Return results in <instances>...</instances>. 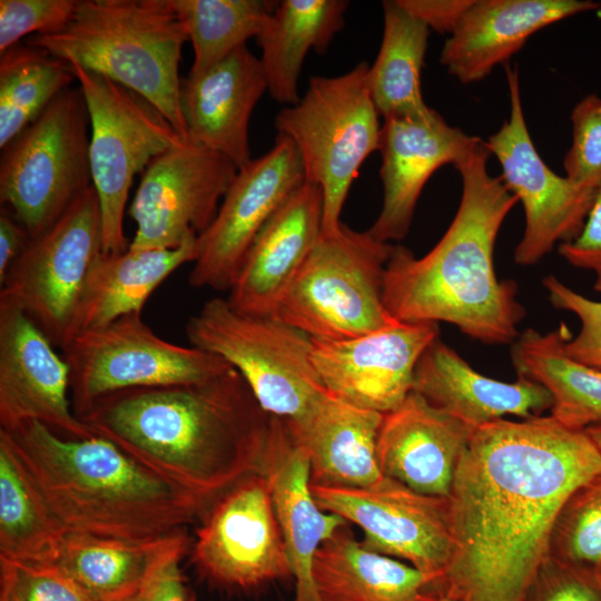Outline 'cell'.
Masks as SVG:
<instances>
[{
	"instance_id": "2e32d148",
	"label": "cell",
	"mask_w": 601,
	"mask_h": 601,
	"mask_svg": "<svg viewBox=\"0 0 601 601\" xmlns=\"http://www.w3.org/2000/svg\"><path fill=\"white\" fill-rule=\"evenodd\" d=\"M237 168L190 140L157 156L144 170L128 209L136 223L129 249H169L215 219Z\"/></svg>"
},
{
	"instance_id": "52a82bcc",
	"label": "cell",
	"mask_w": 601,
	"mask_h": 601,
	"mask_svg": "<svg viewBox=\"0 0 601 601\" xmlns=\"http://www.w3.org/2000/svg\"><path fill=\"white\" fill-rule=\"evenodd\" d=\"M393 249L344 224L322 234L274 316L321 341L351 339L395 324L383 300Z\"/></svg>"
},
{
	"instance_id": "3957f363",
	"label": "cell",
	"mask_w": 601,
	"mask_h": 601,
	"mask_svg": "<svg viewBox=\"0 0 601 601\" xmlns=\"http://www.w3.org/2000/svg\"><path fill=\"white\" fill-rule=\"evenodd\" d=\"M482 140L454 167L462 180L457 211L424 256L394 246L386 264L383 300L403 323L446 322L489 345L512 344L525 308L514 280H500L493 254L500 228L518 203L501 177L487 170Z\"/></svg>"
},
{
	"instance_id": "4fadbf2b",
	"label": "cell",
	"mask_w": 601,
	"mask_h": 601,
	"mask_svg": "<svg viewBox=\"0 0 601 601\" xmlns=\"http://www.w3.org/2000/svg\"><path fill=\"white\" fill-rule=\"evenodd\" d=\"M510 116L485 142L502 168L501 179L521 201L524 233L514 250L521 266L539 263L556 244L574 239L592 206L597 188L559 176L541 158L528 130L516 67L506 65Z\"/></svg>"
},
{
	"instance_id": "ba28073f",
	"label": "cell",
	"mask_w": 601,
	"mask_h": 601,
	"mask_svg": "<svg viewBox=\"0 0 601 601\" xmlns=\"http://www.w3.org/2000/svg\"><path fill=\"white\" fill-rule=\"evenodd\" d=\"M186 336L230 364L269 415L296 422L327 392L312 361V338L275 316L245 314L215 297L188 318Z\"/></svg>"
},
{
	"instance_id": "ee69618b",
	"label": "cell",
	"mask_w": 601,
	"mask_h": 601,
	"mask_svg": "<svg viewBox=\"0 0 601 601\" xmlns=\"http://www.w3.org/2000/svg\"><path fill=\"white\" fill-rule=\"evenodd\" d=\"M439 33L452 35L475 0H396Z\"/></svg>"
},
{
	"instance_id": "d6986e66",
	"label": "cell",
	"mask_w": 601,
	"mask_h": 601,
	"mask_svg": "<svg viewBox=\"0 0 601 601\" xmlns=\"http://www.w3.org/2000/svg\"><path fill=\"white\" fill-rule=\"evenodd\" d=\"M46 334L0 300V428L35 421L69 439L95 436L76 415L70 371Z\"/></svg>"
},
{
	"instance_id": "ab89813d",
	"label": "cell",
	"mask_w": 601,
	"mask_h": 601,
	"mask_svg": "<svg viewBox=\"0 0 601 601\" xmlns=\"http://www.w3.org/2000/svg\"><path fill=\"white\" fill-rule=\"evenodd\" d=\"M79 0H0V53L31 33L47 36L63 30L75 17Z\"/></svg>"
},
{
	"instance_id": "4316f807",
	"label": "cell",
	"mask_w": 601,
	"mask_h": 601,
	"mask_svg": "<svg viewBox=\"0 0 601 601\" xmlns=\"http://www.w3.org/2000/svg\"><path fill=\"white\" fill-rule=\"evenodd\" d=\"M383 415L326 392L300 420L286 421L307 455L311 484L366 487L381 481L376 442Z\"/></svg>"
},
{
	"instance_id": "cb8c5ba5",
	"label": "cell",
	"mask_w": 601,
	"mask_h": 601,
	"mask_svg": "<svg viewBox=\"0 0 601 601\" xmlns=\"http://www.w3.org/2000/svg\"><path fill=\"white\" fill-rule=\"evenodd\" d=\"M599 8L591 0H475L445 41L440 61L460 82H477L539 30Z\"/></svg>"
},
{
	"instance_id": "d590c367",
	"label": "cell",
	"mask_w": 601,
	"mask_h": 601,
	"mask_svg": "<svg viewBox=\"0 0 601 601\" xmlns=\"http://www.w3.org/2000/svg\"><path fill=\"white\" fill-rule=\"evenodd\" d=\"M193 45L189 76L199 75L256 38L279 1L169 0Z\"/></svg>"
},
{
	"instance_id": "5b68a950",
	"label": "cell",
	"mask_w": 601,
	"mask_h": 601,
	"mask_svg": "<svg viewBox=\"0 0 601 601\" xmlns=\"http://www.w3.org/2000/svg\"><path fill=\"white\" fill-rule=\"evenodd\" d=\"M187 40L169 0H79L63 30L24 42L136 92L188 139L179 77Z\"/></svg>"
},
{
	"instance_id": "836d02e7",
	"label": "cell",
	"mask_w": 601,
	"mask_h": 601,
	"mask_svg": "<svg viewBox=\"0 0 601 601\" xmlns=\"http://www.w3.org/2000/svg\"><path fill=\"white\" fill-rule=\"evenodd\" d=\"M68 531L0 434V559L55 563Z\"/></svg>"
},
{
	"instance_id": "1f68e13d",
	"label": "cell",
	"mask_w": 601,
	"mask_h": 601,
	"mask_svg": "<svg viewBox=\"0 0 601 601\" xmlns=\"http://www.w3.org/2000/svg\"><path fill=\"white\" fill-rule=\"evenodd\" d=\"M571 337L564 323L548 333L528 328L511 344V359L516 376L549 391L553 418L568 428L584 431L601 421V371L566 354L564 344Z\"/></svg>"
},
{
	"instance_id": "f35d334b",
	"label": "cell",
	"mask_w": 601,
	"mask_h": 601,
	"mask_svg": "<svg viewBox=\"0 0 601 601\" xmlns=\"http://www.w3.org/2000/svg\"><path fill=\"white\" fill-rule=\"evenodd\" d=\"M572 145L565 154V177L574 184L597 188L601 184V97L591 93L571 111Z\"/></svg>"
},
{
	"instance_id": "9c48e42d",
	"label": "cell",
	"mask_w": 601,
	"mask_h": 601,
	"mask_svg": "<svg viewBox=\"0 0 601 601\" xmlns=\"http://www.w3.org/2000/svg\"><path fill=\"white\" fill-rule=\"evenodd\" d=\"M89 125L83 93L70 87L1 149L0 203L30 238L92 186Z\"/></svg>"
},
{
	"instance_id": "7dc6e473",
	"label": "cell",
	"mask_w": 601,
	"mask_h": 601,
	"mask_svg": "<svg viewBox=\"0 0 601 601\" xmlns=\"http://www.w3.org/2000/svg\"><path fill=\"white\" fill-rule=\"evenodd\" d=\"M584 431L601 455V421L588 426Z\"/></svg>"
},
{
	"instance_id": "7bdbcfd3",
	"label": "cell",
	"mask_w": 601,
	"mask_h": 601,
	"mask_svg": "<svg viewBox=\"0 0 601 601\" xmlns=\"http://www.w3.org/2000/svg\"><path fill=\"white\" fill-rule=\"evenodd\" d=\"M559 254L570 265L593 272V287L601 293V184L580 234L560 244Z\"/></svg>"
},
{
	"instance_id": "9a60e30c",
	"label": "cell",
	"mask_w": 601,
	"mask_h": 601,
	"mask_svg": "<svg viewBox=\"0 0 601 601\" xmlns=\"http://www.w3.org/2000/svg\"><path fill=\"white\" fill-rule=\"evenodd\" d=\"M193 561L209 582L240 590L293 577L269 480L250 475L204 514Z\"/></svg>"
},
{
	"instance_id": "7402d4cb",
	"label": "cell",
	"mask_w": 601,
	"mask_h": 601,
	"mask_svg": "<svg viewBox=\"0 0 601 601\" xmlns=\"http://www.w3.org/2000/svg\"><path fill=\"white\" fill-rule=\"evenodd\" d=\"M474 430L411 391L383 415L376 442L380 470L418 493L449 497Z\"/></svg>"
},
{
	"instance_id": "83f0119b",
	"label": "cell",
	"mask_w": 601,
	"mask_h": 601,
	"mask_svg": "<svg viewBox=\"0 0 601 601\" xmlns=\"http://www.w3.org/2000/svg\"><path fill=\"white\" fill-rule=\"evenodd\" d=\"M185 529L144 539L67 534L55 561L95 601H129L148 578L174 559H183Z\"/></svg>"
},
{
	"instance_id": "74e56055",
	"label": "cell",
	"mask_w": 601,
	"mask_h": 601,
	"mask_svg": "<svg viewBox=\"0 0 601 601\" xmlns=\"http://www.w3.org/2000/svg\"><path fill=\"white\" fill-rule=\"evenodd\" d=\"M0 601H95L56 564L0 559Z\"/></svg>"
},
{
	"instance_id": "c3c4849f",
	"label": "cell",
	"mask_w": 601,
	"mask_h": 601,
	"mask_svg": "<svg viewBox=\"0 0 601 601\" xmlns=\"http://www.w3.org/2000/svg\"><path fill=\"white\" fill-rule=\"evenodd\" d=\"M440 601H456V600L449 597H442Z\"/></svg>"
},
{
	"instance_id": "e575fe53",
	"label": "cell",
	"mask_w": 601,
	"mask_h": 601,
	"mask_svg": "<svg viewBox=\"0 0 601 601\" xmlns=\"http://www.w3.org/2000/svg\"><path fill=\"white\" fill-rule=\"evenodd\" d=\"M76 80L68 63L18 43L0 53V148L33 122Z\"/></svg>"
},
{
	"instance_id": "60d3db41",
	"label": "cell",
	"mask_w": 601,
	"mask_h": 601,
	"mask_svg": "<svg viewBox=\"0 0 601 601\" xmlns=\"http://www.w3.org/2000/svg\"><path fill=\"white\" fill-rule=\"evenodd\" d=\"M542 285L555 308L573 313L581 322L578 335L564 344L566 354L601 371V302L577 293L553 275L546 276Z\"/></svg>"
},
{
	"instance_id": "6da1fadb",
	"label": "cell",
	"mask_w": 601,
	"mask_h": 601,
	"mask_svg": "<svg viewBox=\"0 0 601 601\" xmlns=\"http://www.w3.org/2000/svg\"><path fill=\"white\" fill-rule=\"evenodd\" d=\"M599 472L585 431L551 415L475 428L447 497L454 549L443 597L523 601L562 504Z\"/></svg>"
},
{
	"instance_id": "7a4b0ae2",
	"label": "cell",
	"mask_w": 601,
	"mask_h": 601,
	"mask_svg": "<svg viewBox=\"0 0 601 601\" xmlns=\"http://www.w3.org/2000/svg\"><path fill=\"white\" fill-rule=\"evenodd\" d=\"M79 418L207 510L266 470L272 415L234 367L204 383L111 393Z\"/></svg>"
},
{
	"instance_id": "ac0fdd59",
	"label": "cell",
	"mask_w": 601,
	"mask_h": 601,
	"mask_svg": "<svg viewBox=\"0 0 601 601\" xmlns=\"http://www.w3.org/2000/svg\"><path fill=\"white\" fill-rule=\"evenodd\" d=\"M439 336L437 323L396 322L351 339L312 338V361L329 394L385 414L410 394L416 364Z\"/></svg>"
},
{
	"instance_id": "484cf974",
	"label": "cell",
	"mask_w": 601,
	"mask_h": 601,
	"mask_svg": "<svg viewBox=\"0 0 601 601\" xmlns=\"http://www.w3.org/2000/svg\"><path fill=\"white\" fill-rule=\"evenodd\" d=\"M412 391L473 428L504 415L540 416L552 407L551 394L541 384L519 376L512 383L484 376L440 336L421 355Z\"/></svg>"
},
{
	"instance_id": "603a6c76",
	"label": "cell",
	"mask_w": 601,
	"mask_h": 601,
	"mask_svg": "<svg viewBox=\"0 0 601 601\" xmlns=\"http://www.w3.org/2000/svg\"><path fill=\"white\" fill-rule=\"evenodd\" d=\"M268 91L259 58L244 46L208 70L181 80L180 108L188 140L216 151L238 169L252 161L250 116Z\"/></svg>"
},
{
	"instance_id": "8fae6325",
	"label": "cell",
	"mask_w": 601,
	"mask_h": 601,
	"mask_svg": "<svg viewBox=\"0 0 601 601\" xmlns=\"http://www.w3.org/2000/svg\"><path fill=\"white\" fill-rule=\"evenodd\" d=\"M61 351L69 366L71 402L78 417L111 393L204 383L233 367L217 355L159 337L141 314L77 334Z\"/></svg>"
},
{
	"instance_id": "f546056e",
	"label": "cell",
	"mask_w": 601,
	"mask_h": 601,
	"mask_svg": "<svg viewBox=\"0 0 601 601\" xmlns=\"http://www.w3.org/2000/svg\"><path fill=\"white\" fill-rule=\"evenodd\" d=\"M196 242L197 235H193L176 248L101 253L87 278L70 339L126 315L141 314L150 295L169 275L194 263Z\"/></svg>"
},
{
	"instance_id": "f6af8a7d",
	"label": "cell",
	"mask_w": 601,
	"mask_h": 601,
	"mask_svg": "<svg viewBox=\"0 0 601 601\" xmlns=\"http://www.w3.org/2000/svg\"><path fill=\"white\" fill-rule=\"evenodd\" d=\"M180 561L174 559L159 568L129 601H189Z\"/></svg>"
},
{
	"instance_id": "681fc988",
	"label": "cell",
	"mask_w": 601,
	"mask_h": 601,
	"mask_svg": "<svg viewBox=\"0 0 601 601\" xmlns=\"http://www.w3.org/2000/svg\"><path fill=\"white\" fill-rule=\"evenodd\" d=\"M599 573L601 574V570H600V572H599Z\"/></svg>"
},
{
	"instance_id": "44dd1931",
	"label": "cell",
	"mask_w": 601,
	"mask_h": 601,
	"mask_svg": "<svg viewBox=\"0 0 601 601\" xmlns=\"http://www.w3.org/2000/svg\"><path fill=\"white\" fill-rule=\"evenodd\" d=\"M322 190L305 181L255 237L229 288V304L245 314L274 316L322 235Z\"/></svg>"
},
{
	"instance_id": "5bb4252c",
	"label": "cell",
	"mask_w": 601,
	"mask_h": 601,
	"mask_svg": "<svg viewBox=\"0 0 601 601\" xmlns=\"http://www.w3.org/2000/svg\"><path fill=\"white\" fill-rule=\"evenodd\" d=\"M318 506L364 532L362 544L407 561L432 577L443 594L454 543L447 497L418 493L383 477L366 487L312 485Z\"/></svg>"
},
{
	"instance_id": "7c38bea8",
	"label": "cell",
	"mask_w": 601,
	"mask_h": 601,
	"mask_svg": "<svg viewBox=\"0 0 601 601\" xmlns=\"http://www.w3.org/2000/svg\"><path fill=\"white\" fill-rule=\"evenodd\" d=\"M101 253L100 206L91 186L49 229L29 240L0 280V300L21 309L62 349Z\"/></svg>"
},
{
	"instance_id": "d6a6232c",
	"label": "cell",
	"mask_w": 601,
	"mask_h": 601,
	"mask_svg": "<svg viewBox=\"0 0 601 601\" xmlns=\"http://www.w3.org/2000/svg\"><path fill=\"white\" fill-rule=\"evenodd\" d=\"M382 4V42L367 71L373 102L384 120L428 118L435 110L423 99L421 73L430 28L396 0H386Z\"/></svg>"
},
{
	"instance_id": "30bf717a",
	"label": "cell",
	"mask_w": 601,
	"mask_h": 601,
	"mask_svg": "<svg viewBox=\"0 0 601 601\" xmlns=\"http://www.w3.org/2000/svg\"><path fill=\"white\" fill-rule=\"evenodd\" d=\"M83 93L91 127L89 159L100 206L102 253L121 254L130 242L124 215L134 177L184 139L162 114L136 92L67 62Z\"/></svg>"
},
{
	"instance_id": "d4e9b609",
	"label": "cell",
	"mask_w": 601,
	"mask_h": 601,
	"mask_svg": "<svg viewBox=\"0 0 601 601\" xmlns=\"http://www.w3.org/2000/svg\"><path fill=\"white\" fill-rule=\"evenodd\" d=\"M265 474L296 582L294 601H322L313 575L316 553L348 522L318 506L311 490L307 455L286 420L273 415Z\"/></svg>"
},
{
	"instance_id": "bcb514c9",
	"label": "cell",
	"mask_w": 601,
	"mask_h": 601,
	"mask_svg": "<svg viewBox=\"0 0 601 601\" xmlns=\"http://www.w3.org/2000/svg\"><path fill=\"white\" fill-rule=\"evenodd\" d=\"M30 239L27 230L7 208L2 207L0 214V280L3 279Z\"/></svg>"
},
{
	"instance_id": "ffe728a7",
	"label": "cell",
	"mask_w": 601,
	"mask_h": 601,
	"mask_svg": "<svg viewBox=\"0 0 601 601\" xmlns=\"http://www.w3.org/2000/svg\"><path fill=\"white\" fill-rule=\"evenodd\" d=\"M481 141L450 126L436 111L424 119H385L378 147L383 206L367 231L385 243L402 240L430 177L442 166H455Z\"/></svg>"
},
{
	"instance_id": "4dcf8cb0",
	"label": "cell",
	"mask_w": 601,
	"mask_h": 601,
	"mask_svg": "<svg viewBox=\"0 0 601 601\" xmlns=\"http://www.w3.org/2000/svg\"><path fill=\"white\" fill-rule=\"evenodd\" d=\"M345 0H283L256 37L268 93L278 104L299 100L298 80L306 55L325 53L345 24Z\"/></svg>"
},
{
	"instance_id": "277c9868",
	"label": "cell",
	"mask_w": 601,
	"mask_h": 601,
	"mask_svg": "<svg viewBox=\"0 0 601 601\" xmlns=\"http://www.w3.org/2000/svg\"><path fill=\"white\" fill-rule=\"evenodd\" d=\"M0 434L69 533L151 538L185 529L207 511L102 437L69 439L35 421Z\"/></svg>"
},
{
	"instance_id": "e0dca14e",
	"label": "cell",
	"mask_w": 601,
	"mask_h": 601,
	"mask_svg": "<svg viewBox=\"0 0 601 601\" xmlns=\"http://www.w3.org/2000/svg\"><path fill=\"white\" fill-rule=\"evenodd\" d=\"M305 181L294 142L277 134L266 154L237 170L215 219L197 236L190 286L229 290L259 230Z\"/></svg>"
},
{
	"instance_id": "8992f818",
	"label": "cell",
	"mask_w": 601,
	"mask_h": 601,
	"mask_svg": "<svg viewBox=\"0 0 601 601\" xmlns=\"http://www.w3.org/2000/svg\"><path fill=\"white\" fill-rule=\"evenodd\" d=\"M368 65L338 76H313L299 100L276 115L277 134L299 155L305 180L323 194L322 234L341 227V213L365 159L378 150L382 125L367 83Z\"/></svg>"
},
{
	"instance_id": "f1b7e54d",
	"label": "cell",
	"mask_w": 601,
	"mask_h": 601,
	"mask_svg": "<svg viewBox=\"0 0 601 601\" xmlns=\"http://www.w3.org/2000/svg\"><path fill=\"white\" fill-rule=\"evenodd\" d=\"M313 575L322 601H440L443 597L432 577L366 549L347 525L321 545Z\"/></svg>"
},
{
	"instance_id": "b9f144b4",
	"label": "cell",
	"mask_w": 601,
	"mask_h": 601,
	"mask_svg": "<svg viewBox=\"0 0 601 601\" xmlns=\"http://www.w3.org/2000/svg\"><path fill=\"white\" fill-rule=\"evenodd\" d=\"M523 601H601V574L548 556Z\"/></svg>"
},
{
	"instance_id": "8d00e7d4",
	"label": "cell",
	"mask_w": 601,
	"mask_h": 601,
	"mask_svg": "<svg viewBox=\"0 0 601 601\" xmlns=\"http://www.w3.org/2000/svg\"><path fill=\"white\" fill-rule=\"evenodd\" d=\"M549 556L601 570V472L579 485L562 504L552 526Z\"/></svg>"
}]
</instances>
